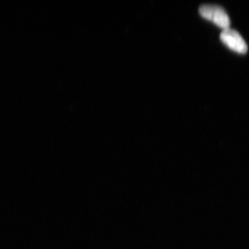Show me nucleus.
Masks as SVG:
<instances>
[{
    "instance_id": "obj_2",
    "label": "nucleus",
    "mask_w": 249,
    "mask_h": 249,
    "mask_svg": "<svg viewBox=\"0 0 249 249\" xmlns=\"http://www.w3.org/2000/svg\"><path fill=\"white\" fill-rule=\"evenodd\" d=\"M220 39L223 43L237 53L245 54L248 51V47L243 37L237 31L230 28L223 30Z\"/></svg>"
},
{
    "instance_id": "obj_1",
    "label": "nucleus",
    "mask_w": 249,
    "mask_h": 249,
    "mask_svg": "<svg viewBox=\"0 0 249 249\" xmlns=\"http://www.w3.org/2000/svg\"><path fill=\"white\" fill-rule=\"evenodd\" d=\"M199 14L205 19L211 21L224 30L230 28V18L225 10L221 6L217 5H202L199 8Z\"/></svg>"
}]
</instances>
